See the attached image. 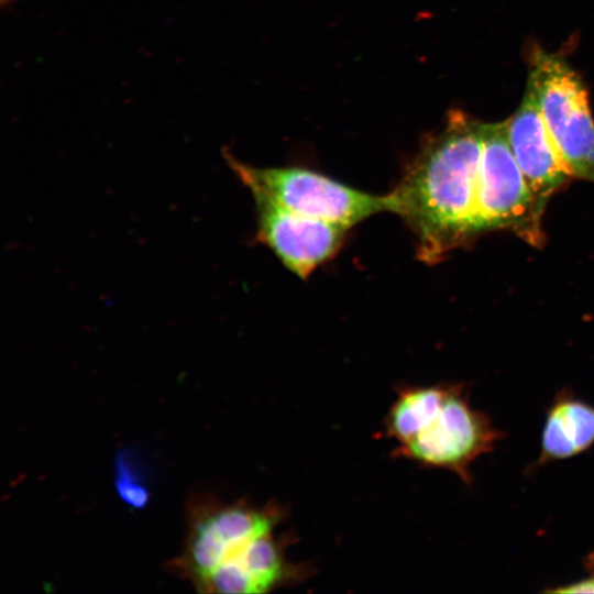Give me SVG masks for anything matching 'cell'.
<instances>
[{
    "mask_svg": "<svg viewBox=\"0 0 594 594\" xmlns=\"http://www.w3.org/2000/svg\"><path fill=\"white\" fill-rule=\"evenodd\" d=\"M483 123L461 110L429 136L393 191L389 212L416 240L418 257L439 262L476 231V198Z\"/></svg>",
    "mask_w": 594,
    "mask_h": 594,
    "instance_id": "cell-1",
    "label": "cell"
},
{
    "mask_svg": "<svg viewBox=\"0 0 594 594\" xmlns=\"http://www.w3.org/2000/svg\"><path fill=\"white\" fill-rule=\"evenodd\" d=\"M285 516L274 502L204 505L193 514L176 568L205 593H267L299 584L311 568L288 558L292 540L279 531Z\"/></svg>",
    "mask_w": 594,
    "mask_h": 594,
    "instance_id": "cell-2",
    "label": "cell"
},
{
    "mask_svg": "<svg viewBox=\"0 0 594 594\" xmlns=\"http://www.w3.org/2000/svg\"><path fill=\"white\" fill-rule=\"evenodd\" d=\"M393 455L455 473L471 482L470 465L493 450L502 433L473 409L458 384L400 385L384 419Z\"/></svg>",
    "mask_w": 594,
    "mask_h": 594,
    "instance_id": "cell-3",
    "label": "cell"
},
{
    "mask_svg": "<svg viewBox=\"0 0 594 594\" xmlns=\"http://www.w3.org/2000/svg\"><path fill=\"white\" fill-rule=\"evenodd\" d=\"M224 157L254 199L324 220L345 229L378 212H389L388 196H375L301 167H255Z\"/></svg>",
    "mask_w": 594,
    "mask_h": 594,
    "instance_id": "cell-4",
    "label": "cell"
},
{
    "mask_svg": "<svg viewBox=\"0 0 594 594\" xmlns=\"http://www.w3.org/2000/svg\"><path fill=\"white\" fill-rule=\"evenodd\" d=\"M527 87L572 176L594 183V121L579 75L563 58L536 48Z\"/></svg>",
    "mask_w": 594,
    "mask_h": 594,
    "instance_id": "cell-5",
    "label": "cell"
},
{
    "mask_svg": "<svg viewBox=\"0 0 594 594\" xmlns=\"http://www.w3.org/2000/svg\"><path fill=\"white\" fill-rule=\"evenodd\" d=\"M542 212L513 154L506 122L483 123L476 231L509 229L538 245Z\"/></svg>",
    "mask_w": 594,
    "mask_h": 594,
    "instance_id": "cell-6",
    "label": "cell"
},
{
    "mask_svg": "<svg viewBox=\"0 0 594 594\" xmlns=\"http://www.w3.org/2000/svg\"><path fill=\"white\" fill-rule=\"evenodd\" d=\"M257 238L300 278H307L340 249L348 229L254 199Z\"/></svg>",
    "mask_w": 594,
    "mask_h": 594,
    "instance_id": "cell-7",
    "label": "cell"
},
{
    "mask_svg": "<svg viewBox=\"0 0 594 594\" xmlns=\"http://www.w3.org/2000/svg\"><path fill=\"white\" fill-rule=\"evenodd\" d=\"M516 162L540 206L572 176L556 146L537 99L527 87L517 111L505 121Z\"/></svg>",
    "mask_w": 594,
    "mask_h": 594,
    "instance_id": "cell-8",
    "label": "cell"
},
{
    "mask_svg": "<svg viewBox=\"0 0 594 594\" xmlns=\"http://www.w3.org/2000/svg\"><path fill=\"white\" fill-rule=\"evenodd\" d=\"M594 443V407L561 393L549 408L538 463L562 460Z\"/></svg>",
    "mask_w": 594,
    "mask_h": 594,
    "instance_id": "cell-9",
    "label": "cell"
},
{
    "mask_svg": "<svg viewBox=\"0 0 594 594\" xmlns=\"http://www.w3.org/2000/svg\"><path fill=\"white\" fill-rule=\"evenodd\" d=\"M116 487L124 503L141 508L147 504L150 492L127 453L116 459Z\"/></svg>",
    "mask_w": 594,
    "mask_h": 594,
    "instance_id": "cell-10",
    "label": "cell"
},
{
    "mask_svg": "<svg viewBox=\"0 0 594 594\" xmlns=\"http://www.w3.org/2000/svg\"><path fill=\"white\" fill-rule=\"evenodd\" d=\"M551 592L556 593H594V578L582 580L559 588H554Z\"/></svg>",
    "mask_w": 594,
    "mask_h": 594,
    "instance_id": "cell-11",
    "label": "cell"
}]
</instances>
